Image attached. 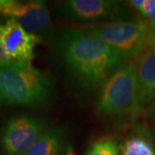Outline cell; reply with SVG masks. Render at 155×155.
I'll use <instances>...</instances> for the list:
<instances>
[{"mask_svg": "<svg viewBox=\"0 0 155 155\" xmlns=\"http://www.w3.org/2000/svg\"><path fill=\"white\" fill-rule=\"evenodd\" d=\"M147 48L155 49V22H148L147 33Z\"/></svg>", "mask_w": 155, "mask_h": 155, "instance_id": "obj_13", "label": "cell"}, {"mask_svg": "<svg viewBox=\"0 0 155 155\" xmlns=\"http://www.w3.org/2000/svg\"><path fill=\"white\" fill-rule=\"evenodd\" d=\"M66 140L65 127L55 125L48 128L22 155H61L65 148Z\"/></svg>", "mask_w": 155, "mask_h": 155, "instance_id": "obj_10", "label": "cell"}, {"mask_svg": "<svg viewBox=\"0 0 155 155\" xmlns=\"http://www.w3.org/2000/svg\"><path fill=\"white\" fill-rule=\"evenodd\" d=\"M122 155H155V146L148 135L139 128L129 134L120 145Z\"/></svg>", "mask_w": 155, "mask_h": 155, "instance_id": "obj_11", "label": "cell"}, {"mask_svg": "<svg viewBox=\"0 0 155 155\" xmlns=\"http://www.w3.org/2000/svg\"><path fill=\"white\" fill-rule=\"evenodd\" d=\"M85 155H122L120 145L113 137H101L91 142Z\"/></svg>", "mask_w": 155, "mask_h": 155, "instance_id": "obj_12", "label": "cell"}, {"mask_svg": "<svg viewBox=\"0 0 155 155\" xmlns=\"http://www.w3.org/2000/svg\"><path fill=\"white\" fill-rule=\"evenodd\" d=\"M147 19H148L151 22H155V11L152 12L150 15L147 17Z\"/></svg>", "mask_w": 155, "mask_h": 155, "instance_id": "obj_15", "label": "cell"}, {"mask_svg": "<svg viewBox=\"0 0 155 155\" xmlns=\"http://www.w3.org/2000/svg\"><path fill=\"white\" fill-rule=\"evenodd\" d=\"M0 41L11 61L31 63L41 37L28 32L17 21L9 19L0 24Z\"/></svg>", "mask_w": 155, "mask_h": 155, "instance_id": "obj_8", "label": "cell"}, {"mask_svg": "<svg viewBox=\"0 0 155 155\" xmlns=\"http://www.w3.org/2000/svg\"><path fill=\"white\" fill-rule=\"evenodd\" d=\"M66 155H74V153H73V150H72V147H67V151Z\"/></svg>", "mask_w": 155, "mask_h": 155, "instance_id": "obj_16", "label": "cell"}, {"mask_svg": "<svg viewBox=\"0 0 155 155\" xmlns=\"http://www.w3.org/2000/svg\"><path fill=\"white\" fill-rule=\"evenodd\" d=\"M148 23L142 21H115L85 26L121 57L127 61L140 56L147 48Z\"/></svg>", "mask_w": 155, "mask_h": 155, "instance_id": "obj_4", "label": "cell"}, {"mask_svg": "<svg viewBox=\"0 0 155 155\" xmlns=\"http://www.w3.org/2000/svg\"><path fill=\"white\" fill-rule=\"evenodd\" d=\"M140 108L155 104V49H147L134 62Z\"/></svg>", "mask_w": 155, "mask_h": 155, "instance_id": "obj_9", "label": "cell"}, {"mask_svg": "<svg viewBox=\"0 0 155 155\" xmlns=\"http://www.w3.org/2000/svg\"><path fill=\"white\" fill-rule=\"evenodd\" d=\"M55 86L31 63L11 61L0 64V109L43 108L52 103Z\"/></svg>", "mask_w": 155, "mask_h": 155, "instance_id": "obj_2", "label": "cell"}, {"mask_svg": "<svg viewBox=\"0 0 155 155\" xmlns=\"http://www.w3.org/2000/svg\"><path fill=\"white\" fill-rule=\"evenodd\" d=\"M150 114H151V116H153V117H155V104L152 106L151 111H150Z\"/></svg>", "mask_w": 155, "mask_h": 155, "instance_id": "obj_17", "label": "cell"}, {"mask_svg": "<svg viewBox=\"0 0 155 155\" xmlns=\"http://www.w3.org/2000/svg\"><path fill=\"white\" fill-rule=\"evenodd\" d=\"M0 14L17 21L28 32L41 37L51 28L49 10L43 1L0 0Z\"/></svg>", "mask_w": 155, "mask_h": 155, "instance_id": "obj_7", "label": "cell"}, {"mask_svg": "<svg viewBox=\"0 0 155 155\" xmlns=\"http://www.w3.org/2000/svg\"><path fill=\"white\" fill-rule=\"evenodd\" d=\"M140 109L134 62L126 61L101 86L96 114L104 117H122Z\"/></svg>", "mask_w": 155, "mask_h": 155, "instance_id": "obj_3", "label": "cell"}, {"mask_svg": "<svg viewBox=\"0 0 155 155\" xmlns=\"http://www.w3.org/2000/svg\"><path fill=\"white\" fill-rule=\"evenodd\" d=\"M58 11L70 21L93 24L115 22L127 16L125 6L113 0H67L59 4Z\"/></svg>", "mask_w": 155, "mask_h": 155, "instance_id": "obj_6", "label": "cell"}, {"mask_svg": "<svg viewBox=\"0 0 155 155\" xmlns=\"http://www.w3.org/2000/svg\"><path fill=\"white\" fill-rule=\"evenodd\" d=\"M11 58L9 56L7 55L6 54L5 50L4 48L3 45L0 41V64L1 63H5V62H7V61H11Z\"/></svg>", "mask_w": 155, "mask_h": 155, "instance_id": "obj_14", "label": "cell"}, {"mask_svg": "<svg viewBox=\"0 0 155 155\" xmlns=\"http://www.w3.org/2000/svg\"><path fill=\"white\" fill-rule=\"evenodd\" d=\"M54 43L64 66L85 91L101 88L124 61L84 27H62L54 35Z\"/></svg>", "mask_w": 155, "mask_h": 155, "instance_id": "obj_1", "label": "cell"}, {"mask_svg": "<svg viewBox=\"0 0 155 155\" xmlns=\"http://www.w3.org/2000/svg\"><path fill=\"white\" fill-rule=\"evenodd\" d=\"M48 129L43 117L21 114L8 118L0 127V147L4 155H22Z\"/></svg>", "mask_w": 155, "mask_h": 155, "instance_id": "obj_5", "label": "cell"}]
</instances>
